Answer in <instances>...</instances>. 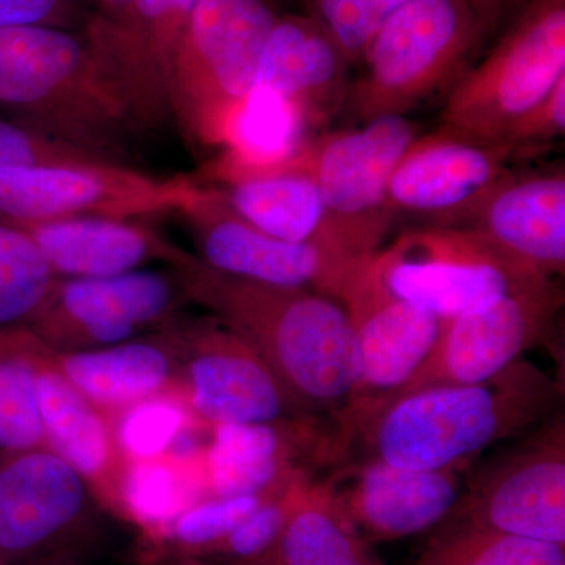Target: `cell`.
Returning <instances> with one entry per match:
<instances>
[{
  "mask_svg": "<svg viewBox=\"0 0 565 565\" xmlns=\"http://www.w3.org/2000/svg\"><path fill=\"white\" fill-rule=\"evenodd\" d=\"M173 267L189 302L241 334L297 399L343 415L360 381L359 343L343 303L217 273L193 253Z\"/></svg>",
  "mask_w": 565,
  "mask_h": 565,
  "instance_id": "6da1fadb",
  "label": "cell"
},
{
  "mask_svg": "<svg viewBox=\"0 0 565 565\" xmlns=\"http://www.w3.org/2000/svg\"><path fill=\"white\" fill-rule=\"evenodd\" d=\"M555 382L520 359L478 384L438 385L397 394L353 427L371 459L422 471H459L486 448L552 414Z\"/></svg>",
  "mask_w": 565,
  "mask_h": 565,
  "instance_id": "7a4b0ae2",
  "label": "cell"
},
{
  "mask_svg": "<svg viewBox=\"0 0 565 565\" xmlns=\"http://www.w3.org/2000/svg\"><path fill=\"white\" fill-rule=\"evenodd\" d=\"M525 2L408 0L367 44L363 74L349 87L345 109L363 122L444 99Z\"/></svg>",
  "mask_w": 565,
  "mask_h": 565,
  "instance_id": "3957f363",
  "label": "cell"
},
{
  "mask_svg": "<svg viewBox=\"0 0 565 565\" xmlns=\"http://www.w3.org/2000/svg\"><path fill=\"white\" fill-rule=\"evenodd\" d=\"M0 109L13 121L125 166L129 137L140 132L84 35L47 25L0 29Z\"/></svg>",
  "mask_w": 565,
  "mask_h": 565,
  "instance_id": "277c9868",
  "label": "cell"
},
{
  "mask_svg": "<svg viewBox=\"0 0 565 565\" xmlns=\"http://www.w3.org/2000/svg\"><path fill=\"white\" fill-rule=\"evenodd\" d=\"M565 77V0H526L473 68L444 98L429 136L498 145Z\"/></svg>",
  "mask_w": 565,
  "mask_h": 565,
  "instance_id": "5b68a950",
  "label": "cell"
},
{
  "mask_svg": "<svg viewBox=\"0 0 565 565\" xmlns=\"http://www.w3.org/2000/svg\"><path fill=\"white\" fill-rule=\"evenodd\" d=\"M277 18L270 0L196 2L172 77L174 125L193 143H228Z\"/></svg>",
  "mask_w": 565,
  "mask_h": 565,
  "instance_id": "8992f818",
  "label": "cell"
},
{
  "mask_svg": "<svg viewBox=\"0 0 565 565\" xmlns=\"http://www.w3.org/2000/svg\"><path fill=\"white\" fill-rule=\"evenodd\" d=\"M418 139L407 115H381L349 131L303 140L302 158L326 206L337 247L363 264L381 250L396 212L390 181Z\"/></svg>",
  "mask_w": 565,
  "mask_h": 565,
  "instance_id": "52a82bcc",
  "label": "cell"
},
{
  "mask_svg": "<svg viewBox=\"0 0 565 565\" xmlns=\"http://www.w3.org/2000/svg\"><path fill=\"white\" fill-rule=\"evenodd\" d=\"M102 501L46 446L0 451V565H51L92 545Z\"/></svg>",
  "mask_w": 565,
  "mask_h": 565,
  "instance_id": "ba28073f",
  "label": "cell"
},
{
  "mask_svg": "<svg viewBox=\"0 0 565 565\" xmlns=\"http://www.w3.org/2000/svg\"><path fill=\"white\" fill-rule=\"evenodd\" d=\"M202 189L193 178L151 177L125 163L6 169L0 170V222L136 221L166 212L180 214Z\"/></svg>",
  "mask_w": 565,
  "mask_h": 565,
  "instance_id": "9c48e42d",
  "label": "cell"
},
{
  "mask_svg": "<svg viewBox=\"0 0 565 565\" xmlns=\"http://www.w3.org/2000/svg\"><path fill=\"white\" fill-rule=\"evenodd\" d=\"M393 296L448 322L504 294L552 278L526 273L465 228L424 226L371 258Z\"/></svg>",
  "mask_w": 565,
  "mask_h": 565,
  "instance_id": "30bf717a",
  "label": "cell"
},
{
  "mask_svg": "<svg viewBox=\"0 0 565 565\" xmlns=\"http://www.w3.org/2000/svg\"><path fill=\"white\" fill-rule=\"evenodd\" d=\"M180 348V386L189 411L218 424H288L313 419L262 355L221 319L170 323Z\"/></svg>",
  "mask_w": 565,
  "mask_h": 565,
  "instance_id": "8fae6325",
  "label": "cell"
},
{
  "mask_svg": "<svg viewBox=\"0 0 565 565\" xmlns=\"http://www.w3.org/2000/svg\"><path fill=\"white\" fill-rule=\"evenodd\" d=\"M188 303L174 267L106 278H58L31 332L52 353L88 351L161 332Z\"/></svg>",
  "mask_w": 565,
  "mask_h": 565,
  "instance_id": "7c38bea8",
  "label": "cell"
},
{
  "mask_svg": "<svg viewBox=\"0 0 565 565\" xmlns=\"http://www.w3.org/2000/svg\"><path fill=\"white\" fill-rule=\"evenodd\" d=\"M199 0H129L118 17L84 28L99 68L140 132L174 125V58Z\"/></svg>",
  "mask_w": 565,
  "mask_h": 565,
  "instance_id": "4fadbf2b",
  "label": "cell"
},
{
  "mask_svg": "<svg viewBox=\"0 0 565 565\" xmlns=\"http://www.w3.org/2000/svg\"><path fill=\"white\" fill-rule=\"evenodd\" d=\"M563 305V288L552 278L457 316L444 323L426 362L394 396L427 386L478 384L503 373L552 337Z\"/></svg>",
  "mask_w": 565,
  "mask_h": 565,
  "instance_id": "5bb4252c",
  "label": "cell"
},
{
  "mask_svg": "<svg viewBox=\"0 0 565 565\" xmlns=\"http://www.w3.org/2000/svg\"><path fill=\"white\" fill-rule=\"evenodd\" d=\"M341 303L351 318L360 353L359 385L338 418L349 437L364 416L411 382L433 352L445 322L393 296L371 259L353 275Z\"/></svg>",
  "mask_w": 565,
  "mask_h": 565,
  "instance_id": "9a60e30c",
  "label": "cell"
},
{
  "mask_svg": "<svg viewBox=\"0 0 565 565\" xmlns=\"http://www.w3.org/2000/svg\"><path fill=\"white\" fill-rule=\"evenodd\" d=\"M180 215L192 230L196 258L232 277L307 289L341 303L353 275L363 266L345 263L315 244L288 243L259 232L207 185Z\"/></svg>",
  "mask_w": 565,
  "mask_h": 565,
  "instance_id": "2e32d148",
  "label": "cell"
},
{
  "mask_svg": "<svg viewBox=\"0 0 565 565\" xmlns=\"http://www.w3.org/2000/svg\"><path fill=\"white\" fill-rule=\"evenodd\" d=\"M463 522L500 533L565 545L564 424L498 460L465 497Z\"/></svg>",
  "mask_w": 565,
  "mask_h": 565,
  "instance_id": "e0dca14e",
  "label": "cell"
},
{
  "mask_svg": "<svg viewBox=\"0 0 565 565\" xmlns=\"http://www.w3.org/2000/svg\"><path fill=\"white\" fill-rule=\"evenodd\" d=\"M302 143L286 158L270 162L244 161L223 151L193 180L211 188L234 214L259 232L288 243L315 244L362 266L334 244L321 192L305 167Z\"/></svg>",
  "mask_w": 565,
  "mask_h": 565,
  "instance_id": "ac0fdd59",
  "label": "cell"
},
{
  "mask_svg": "<svg viewBox=\"0 0 565 565\" xmlns=\"http://www.w3.org/2000/svg\"><path fill=\"white\" fill-rule=\"evenodd\" d=\"M515 151L498 145L418 137L390 181L394 212L459 228L505 180Z\"/></svg>",
  "mask_w": 565,
  "mask_h": 565,
  "instance_id": "d6986e66",
  "label": "cell"
},
{
  "mask_svg": "<svg viewBox=\"0 0 565 565\" xmlns=\"http://www.w3.org/2000/svg\"><path fill=\"white\" fill-rule=\"evenodd\" d=\"M348 55L313 14H285L264 44L253 92L282 104L303 132L343 109L351 82Z\"/></svg>",
  "mask_w": 565,
  "mask_h": 565,
  "instance_id": "ffe728a7",
  "label": "cell"
},
{
  "mask_svg": "<svg viewBox=\"0 0 565 565\" xmlns=\"http://www.w3.org/2000/svg\"><path fill=\"white\" fill-rule=\"evenodd\" d=\"M459 228L520 269L555 278L565 269V174L505 178Z\"/></svg>",
  "mask_w": 565,
  "mask_h": 565,
  "instance_id": "44dd1931",
  "label": "cell"
},
{
  "mask_svg": "<svg viewBox=\"0 0 565 565\" xmlns=\"http://www.w3.org/2000/svg\"><path fill=\"white\" fill-rule=\"evenodd\" d=\"M343 476V490L327 484L334 503L356 531L374 541L423 533L460 503L459 478L452 470H407L370 459Z\"/></svg>",
  "mask_w": 565,
  "mask_h": 565,
  "instance_id": "7402d4cb",
  "label": "cell"
},
{
  "mask_svg": "<svg viewBox=\"0 0 565 565\" xmlns=\"http://www.w3.org/2000/svg\"><path fill=\"white\" fill-rule=\"evenodd\" d=\"M14 226L32 237L61 280L114 277L152 263L173 267L191 255L136 221L63 218Z\"/></svg>",
  "mask_w": 565,
  "mask_h": 565,
  "instance_id": "603a6c76",
  "label": "cell"
},
{
  "mask_svg": "<svg viewBox=\"0 0 565 565\" xmlns=\"http://www.w3.org/2000/svg\"><path fill=\"white\" fill-rule=\"evenodd\" d=\"M52 362L104 414H117L180 385V348L170 326L106 348L52 353Z\"/></svg>",
  "mask_w": 565,
  "mask_h": 565,
  "instance_id": "cb8c5ba5",
  "label": "cell"
},
{
  "mask_svg": "<svg viewBox=\"0 0 565 565\" xmlns=\"http://www.w3.org/2000/svg\"><path fill=\"white\" fill-rule=\"evenodd\" d=\"M315 418L288 424H218L203 452L210 497L280 493L305 476L294 467L297 445L326 444Z\"/></svg>",
  "mask_w": 565,
  "mask_h": 565,
  "instance_id": "d4e9b609",
  "label": "cell"
},
{
  "mask_svg": "<svg viewBox=\"0 0 565 565\" xmlns=\"http://www.w3.org/2000/svg\"><path fill=\"white\" fill-rule=\"evenodd\" d=\"M36 393L44 446L73 467L102 503L117 504L126 462L115 445L110 423L63 377L52 362V352L40 364Z\"/></svg>",
  "mask_w": 565,
  "mask_h": 565,
  "instance_id": "484cf974",
  "label": "cell"
},
{
  "mask_svg": "<svg viewBox=\"0 0 565 565\" xmlns=\"http://www.w3.org/2000/svg\"><path fill=\"white\" fill-rule=\"evenodd\" d=\"M270 555L277 565H384L334 503L329 487L310 481Z\"/></svg>",
  "mask_w": 565,
  "mask_h": 565,
  "instance_id": "4316f807",
  "label": "cell"
},
{
  "mask_svg": "<svg viewBox=\"0 0 565 565\" xmlns=\"http://www.w3.org/2000/svg\"><path fill=\"white\" fill-rule=\"evenodd\" d=\"M50 352L31 330L0 333V451L44 446L36 374Z\"/></svg>",
  "mask_w": 565,
  "mask_h": 565,
  "instance_id": "83f0119b",
  "label": "cell"
},
{
  "mask_svg": "<svg viewBox=\"0 0 565 565\" xmlns=\"http://www.w3.org/2000/svg\"><path fill=\"white\" fill-rule=\"evenodd\" d=\"M57 281L32 237L0 222V333L32 330Z\"/></svg>",
  "mask_w": 565,
  "mask_h": 565,
  "instance_id": "f1b7e54d",
  "label": "cell"
},
{
  "mask_svg": "<svg viewBox=\"0 0 565 565\" xmlns=\"http://www.w3.org/2000/svg\"><path fill=\"white\" fill-rule=\"evenodd\" d=\"M180 465L170 457L126 462L118 482V508L140 525L166 530L202 500L203 489L210 494L204 475L191 476Z\"/></svg>",
  "mask_w": 565,
  "mask_h": 565,
  "instance_id": "f546056e",
  "label": "cell"
},
{
  "mask_svg": "<svg viewBox=\"0 0 565 565\" xmlns=\"http://www.w3.org/2000/svg\"><path fill=\"white\" fill-rule=\"evenodd\" d=\"M418 565H565V550L462 522L435 542Z\"/></svg>",
  "mask_w": 565,
  "mask_h": 565,
  "instance_id": "4dcf8cb0",
  "label": "cell"
},
{
  "mask_svg": "<svg viewBox=\"0 0 565 565\" xmlns=\"http://www.w3.org/2000/svg\"><path fill=\"white\" fill-rule=\"evenodd\" d=\"M192 412L172 393L122 408L110 423L115 445L125 462L166 457L173 441L191 424Z\"/></svg>",
  "mask_w": 565,
  "mask_h": 565,
  "instance_id": "1f68e13d",
  "label": "cell"
},
{
  "mask_svg": "<svg viewBox=\"0 0 565 565\" xmlns=\"http://www.w3.org/2000/svg\"><path fill=\"white\" fill-rule=\"evenodd\" d=\"M275 494L203 498L181 512L166 527V533L173 544L182 546L188 552H207Z\"/></svg>",
  "mask_w": 565,
  "mask_h": 565,
  "instance_id": "d6a6232c",
  "label": "cell"
},
{
  "mask_svg": "<svg viewBox=\"0 0 565 565\" xmlns=\"http://www.w3.org/2000/svg\"><path fill=\"white\" fill-rule=\"evenodd\" d=\"M307 481V476H302L280 493L264 501L247 519L234 527L232 533L206 553H218V555L250 561V563L269 556L285 530Z\"/></svg>",
  "mask_w": 565,
  "mask_h": 565,
  "instance_id": "836d02e7",
  "label": "cell"
},
{
  "mask_svg": "<svg viewBox=\"0 0 565 565\" xmlns=\"http://www.w3.org/2000/svg\"><path fill=\"white\" fill-rule=\"evenodd\" d=\"M408 0H308L316 20L332 33L351 63L362 61L367 44Z\"/></svg>",
  "mask_w": 565,
  "mask_h": 565,
  "instance_id": "e575fe53",
  "label": "cell"
},
{
  "mask_svg": "<svg viewBox=\"0 0 565 565\" xmlns=\"http://www.w3.org/2000/svg\"><path fill=\"white\" fill-rule=\"evenodd\" d=\"M117 163L13 120H0V170Z\"/></svg>",
  "mask_w": 565,
  "mask_h": 565,
  "instance_id": "d590c367",
  "label": "cell"
},
{
  "mask_svg": "<svg viewBox=\"0 0 565 565\" xmlns=\"http://www.w3.org/2000/svg\"><path fill=\"white\" fill-rule=\"evenodd\" d=\"M565 131V77L537 106L519 118L505 131L500 147L511 148L519 154L533 156L563 139Z\"/></svg>",
  "mask_w": 565,
  "mask_h": 565,
  "instance_id": "8d00e7d4",
  "label": "cell"
},
{
  "mask_svg": "<svg viewBox=\"0 0 565 565\" xmlns=\"http://www.w3.org/2000/svg\"><path fill=\"white\" fill-rule=\"evenodd\" d=\"M88 18L81 0H0V29L47 25L74 31L85 28Z\"/></svg>",
  "mask_w": 565,
  "mask_h": 565,
  "instance_id": "74e56055",
  "label": "cell"
},
{
  "mask_svg": "<svg viewBox=\"0 0 565 565\" xmlns=\"http://www.w3.org/2000/svg\"><path fill=\"white\" fill-rule=\"evenodd\" d=\"M129 0H96L98 9L92 11L95 17L104 18V20H110V18L118 17L125 7L128 6Z\"/></svg>",
  "mask_w": 565,
  "mask_h": 565,
  "instance_id": "f35d334b",
  "label": "cell"
},
{
  "mask_svg": "<svg viewBox=\"0 0 565 565\" xmlns=\"http://www.w3.org/2000/svg\"><path fill=\"white\" fill-rule=\"evenodd\" d=\"M167 565H204L202 561L193 559V557L184 556L180 557V559H174L172 563Z\"/></svg>",
  "mask_w": 565,
  "mask_h": 565,
  "instance_id": "ab89813d",
  "label": "cell"
},
{
  "mask_svg": "<svg viewBox=\"0 0 565 565\" xmlns=\"http://www.w3.org/2000/svg\"><path fill=\"white\" fill-rule=\"evenodd\" d=\"M307 2H308V0H305V3H307Z\"/></svg>",
  "mask_w": 565,
  "mask_h": 565,
  "instance_id": "60d3db41",
  "label": "cell"
}]
</instances>
